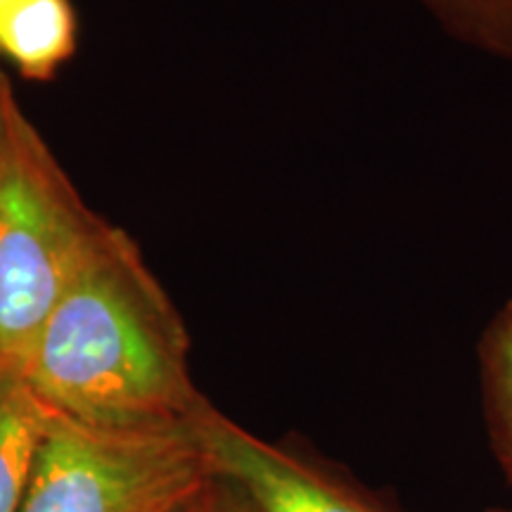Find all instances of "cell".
Wrapping results in <instances>:
<instances>
[{
	"mask_svg": "<svg viewBox=\"0 0 512 512\" xmlns=\"http://www.w3.org/2000/svg\"><path fill=\"white\" fill-rule=\"evenodd\" d=\"M76 22L67 0H0V53L31 79H46L74 53Z\"/></svg>",
	"mask_w": 512,
	"mask_h": 512,
	"instance_id": "cell-6",
	"label": "cell"
},
{
	"mask_svg": "<svg viewBox=\"0 0 512 512\" xmlns=\"http://www.w3.org/2000/svg\"><path fill=\"white\" fill-rule=\"evenodd\" d=\"M216 477L256 512H401L335 465L271 444L204 401L190 418Z\"/></svg>",
	"mask_w": 512,
	"mask_h": 512,
	"instance_id": "cell-4",
	"label": "cell"
},
{
	"mask_svg": "<svg viewBox=\"0 0 512 512\" xmlns=\"http://www.w3.org/2000/svg\"><path fill=\"white\" fill-rule=\"evenodd\" d=\"M489 512H512V505H508V508H494V510H489Z\"/></svg>",
	"mask_w": 512,
	"mask_h": 512,
	"instance_id": "cell-10",
	"label": "cell"
},
{
	"mask_svg": "<svg viewBox=\"0 0 512 512\" xmlns=\"http://www.w3.org/2000/svg\"><path fill=\"white\" fill-rule=\"evenodd\" d=\"M50 406L24 380L22 370L0 361V512H19L27 496Z\"/></svg>",
	"mask_w": 512,
	"mask_h": 512,
	"instance_id": "cell-5",
	"label": "cell"
},
{
	"mask_svg": "<svg viewBox=\"0 0 512 512\" xmlns=\"http://www.w3.org/2000/svg\"><path fill=\"white\" fill-rule=\"evenodd\" d=\"M195 512H256L254 505L226 479L216 477Z\"/></svg>",
	"mask_w": 512,
	"mask_h": 512,
	"instance_id": "cell-9",
	"label": "cell"
},
{
	"mask_svg": "<svg viewBox=\"0 0 512 512\" xmlns=\"http://www.w3.org/2000/svg\"><path fill=\"white\" fill-rule=\"evenodd\" d=\"M477 363L491 451L512 484V297L486 323Z\"/></svg>",
	"mask_w": 512,
	"mask_h": 512,
	"instance_id": "cell-7",
	"label": "cell"
},
{
	"mask_svg": "<svg viewBox=\"0 0 512 512\" xmlns=\"http://www.w3.org/2000/svg\"><path fill=\"white\" fill-rule=\"evenodd\" d=\"M188 332L133 242L100 226L38 330L22 375L50 408L107 430L188 425L204 396Z\"/></svg>",
	"mask_w": 512,
	"mask_h": 512,
	"instance_id": "cell-1",
	"label": "cell"
},
{
	"mask_svg": "<svg viewBox=\"0 0 512 512\" xmlns=\"http://www.w3.org/2000/svg\"><path fill=\"white\" fill-rule=\"evenodd\" d=\"M463 46L512 64V0H418Z\"/></svg>",
	"mask_w": 512,
	"mask_h": 512,
	"instance_id": "cell-8",
	"label": "cell"
},
{
	"mask_svg": "<svg viewBox=\"0 0 512 512\" xmlns=\"http://www.w3.org/2000/svg\"><path fill=\"white\" fill-rule=\"evenodd\" d=\"M214 479L190 422L107 430L50 408L19 512H195Z\"/></svg>",
	"mask_w": 512,
	"mask_h": 512,
	"instance_id": "cell-3",
	"label": "cell"
},
{
	"mask_svg": "<svg viewBox=\"0 0 512 512\" xmlns=\"http://www.w3.org/2000/svg\"><path fill=\"white\" fill-rule=\"evenodd\" d=\"M100 226L0 72V361L22 370Z\"/></svg>",
	"mask_w": 512,
	"mask_h": 512,
	"instance_id": "cell-2",
	"label": "cell"
}]
</instances>
